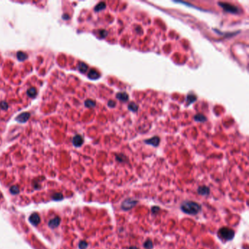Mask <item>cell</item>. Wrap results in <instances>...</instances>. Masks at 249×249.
<instances>
[{"instance_id":"obj_22","label":"cell","mask_w":249,"mask_h":249,"mask_svg":"<svg viewBox=\"0 0 249 249\" xmlns=\"http://www.w3.org/2000/svg\"><path fill=\"white\" fill-rule=\"evenodd\" d=\"M10 192H11L13 194H18V193L19 190H18V188L17 186H13V187H11V189H10Z\"/></svg>"},{"instance_id":"obj_15","label":"cell","mask_w":249,"mask_h":249,"mask_svg":"<svg viewBox=\"0 0 249 249\" xmlns=\"http://www.w3.org/2000/svg\"><path fill=\"white\" fill-rule=\"evenodd\" d=\"M105 7H106V4H105V2H100V3H99V4L96 6V7H95V10H96V11H100V10L105 9Z\"/></svg>"},{"instance_id":"obj_1","label":"cell","mask_w":249,"mask_h":249,"mask_svg":"<svg viewBox=\"0 0 249 249\" xmlns=\"http://www.w3.org/2000/svg\"><path fill=\"white\" fill-rule=\"evenodd\" d=\"M180 208L185 213L195 215L201 211V205L194 202L187 201L181 205Z\"/></svg>"},{"instance_id":"obj_18","label":"cell","mask_w":249,"mask_h":249,"mask_svg":"<svg viewBox=\"0 0 249 249\" xmlns=\"http://www.w3.org/2000/svg\"><path fill=\"white\" fill-rule=\"evenodd\" d=\"M17 57L20 61H23V60H24L25 58H27V55L23 53V52H19L17 54Z\"/></svg>"},{"instance_id":"obj_14","label":"cell","mask_w":249,"mask_h":249,"mask_svg":"<svg viewBox=\"0 0 249 249\" xmlns=\"http://www.w3.org/2000/svg\"><path fill=\"white\" fill-rule=\"evenodd\" d=\"M196 100V96L195 95H194L192 94H189L187 96V98H186L187 105H189V104H192V103L194 102Z\"/></svg>"},{"instance_id":"obj_24","label":"cell","mask_w":249,"mask_h":249,"mask_svg":"<svg viewBox=\"0 0 249 249\" xmlns=\"http://www.w3.org/2000/svg\"><path fill=\"white\" fill-rule=\"evenodd\" d=\"M54 198L55 199H57V200L61 199H62V195L61 194H56L54 196Z\"/></svg>"},{"instance_id":"obj_2","label":"cell","mask_w":249,"mask_h":249,"mask_svg":"<svg viewBox=\"0 0 249 249\" xmlns=\"http://www.w3.org/2000/svg\"><path fill=\"white\" fill-rule=\"evenodd\" d=\"M218 235L220 238L224 240H231L234 236V232L229 228L223 227L220 229V230L218 231Z\"/></svg>"},{"instance_id":"obj_9","label":"cell","mask_w":249,"mask_h":249,"mask_svg":"<svg viewBox=\"0 0 249 249\" xmlns=\"http://www.w3.org/2000/svg\"><path fill=\"white\" fill-rule=\"evenodd\" d=\"M59 223H60V219L58 217H56V218H54V219H51L49 221L48 225L51 228H55V227H57L59 225Z\"/></svg>"},{"instance_id":"obj_19","label":"cell","mask_w":249,"mask_h":249,"mask_svg":"<svg viewBox=\"0 0 249 249\" xmlns=\"http://www.w3.org/2000/svg\"><path fill=\"white\" fill-rule=\"evenodd\" d=\"M27 94L29 96L31 97H34L36 96V89H34V88H32V89H29L28 91H27Z\"/></svg>"},{"instance_id":"obj_17","label":"cell","mask_w":249,"mask_h":249,"mask_svg":"<svg viewBox=\"0 0 249 249\" xmlns=\"http://www.w3.org/2000/svg\"><path fill=\"white\" fill-rule=\"evenodd\" d=\"M78 69L81 72H85L88 70V66L86 64H85L84 63H80L79 67H78Z\"/></svg>"},{"instance_id":"obj_5","label":"cell","mask_w":249,"mask_h":249,"mask_svg":"<svg viewBox=\"0 0 249 249\" xmlns=\"http://www.w3.org/2000/svg\"><path fill=\"white\" fill-rule=\"evenodd\" d=\"M159 142H160V139L159 137L156 136V137H153L151 139H148V140H145V142L146 144H148V145H151L154 147H156L158 146V145L159 144Z\"/></svg>"},{"instance_id":"obj_21","label":"cell","mask_w":249,"mask_h":249,"mask_svg":"<svg viewBox=\"0 0 249 249\" xmlns=\"http://www.w3.org/2000/svg\"><path fill=\"white\" fill-rule=\"evenodd\" d=\"M85 105L87 107H92L95 106V102L92 100H87L85 102Z\"/></svg>"},{"instance_id":"obj_6","label":"cell","mask_w":249,"mask_h":249,"mask_svg":"<svg viewBox=\"0 0 249 249\" xmlns=\"http://www.w3.org/2000/svg\"><path fill=\"white\" fill-rule=\"evenodd\" d=\"M29 221L30 222L33 224V225H37L39 221H40V218L39 216V215L37 213H33L31 215V216L29 217Z\"/></svg>"},{"instance_id":"obj_11","label":"cell","mask_w":249,"mask_h":249,"mask_svg":"<svg viewBox=\"0 0 249 249\" xmlns=\"http://www.w3.org/2000/svg\"><path fill=\"white\" fill-rule=\"evenodd\" d=\"M198 193L201 195H208L210 193V190L206 186H201L198 189Z\"/></svg>"},{"instance_id":"obj_27","label":"cell","mask_w":249,"mask_h":249,"mask_svg":"<svg viewBox=\"0 0 249 249\" xmlns=\"http://www.w3.org/2000/svg\"><path fill=\"white\" fill-rule=\"evenodd\" d=\"M129 249H138L137 247H131Z\"/></svg>"},{"instance_id":"obj_16","label":"cell","mask_w":249,"mask_h":249,"mask_svg":"<svg viewBox=\"0 0 249 249\" xmlns=\"http://www.w3.org/2000/svg\"><path fill=\"white\" fill-rule=\"evenodd\" d=\"M129 110H130L131 111H133V112H136L138 109V106L137 105V104H135L134 102H131L129 103Z\"/></svg>"},{"instance_id":"obj_7","label":"cell","mask_w":249,"mask_h":249,"mask_svg":"<svg viewBox=\"0 0 249 249\" xmlns=\"http://www.w3.org/2000/svg\"><path fill=\"white\" fill-rule=\"evenodd\" d=\"M116 98L122 102H126L129 99V95L126 92H120L117 94Z\"/></svg>"},{"instance_id":"obj_25","label":"cell","mask_w":249,"mask_h":249,"mask_svg":"<svg viewBox=\"0 0 249 249\" xmlns=\"http://www.w3.org/2000/svg\"><path fill=\"white\" fill-rule=\"evenodd\" d=\"M115 105V102L113 101H109L108 102V106L110 107H114Z\"/></svg>"},{"instance_id":"obj_12","label":"cell","mask_w":249,"mask_h":249,"mask_svg":"<svg viewBox=\"0 0 249 249\" xmlns=\"http://www.w3.org/2000/svg\"><path fill=\"white\" fill-rule=\"evenodd\" d=\"M89 77L92 80H96L99 77V74L94 70H92L89 72Z\"/></svg>"},{"instance_id":"obj_3","label":"cell","mask_w":249,"mask_h":249,"mask_svg":"<svg viewBox=\"0 0 249 249\" xmlns=\"http://www.w3.org/2000/svg\"><path fill=\"white\" fill-rule=\"evenodd\" d=\"M218 4L227 12L231 13H238V8L234 5L229 3L225 2H218Z\"/></svg>"},{"instance_id":"obj_26","label":"cell","mask_w":249,"mask_h":249,"mask_svg":"<svg viewBox=\"0 0 249 249\" xmlns=\"http://www.w3.org/2000/svg\"><path fill=\"white\" fill-rule=\"evenodd\" d=\"M1 108L2 109H7V104L5 103V102H1Z\"/></svg>"},{"instance_id":"obj_23","label":"cell","mask_w":249,"mask_h":249,"mask_svg":"<svg viewBox=\"0 0 249 249\" xmlns=\"http://www.w3.org/2000/svg\"><path fill=\"white\" fill-rule=\"evenodd\" d=\"M86 246H87V243H85V242H82V243L79 245V247H80V249H85L86 248Z\"/></svg>"},{"instance_id":"obj_4","label":"cell","mask_w":249,"mask_h":249,"mask_svg":"<svg viewBox=\"0 0 249 249\" xmlns=\"http://www.w3.org/2000/svg\"><path fill=\"white\" fill-rule=\"evenodd\" d=\"M137 204V201L134 200L133 199H127L121 205V208L124 211H128L131 208H132L134 206H135Z\"/></svg>"},{"instance_id":"obj_8","label":"cell","mask_w":249,"mask_h":249,"mask_svg":"<svg viewBox=\"0 0 249 249\" xmlns=\"http://www.w3.org/2000/svg\"><path fill=\"white\" fill-rule=\"evenodd\" d=\"M29 114L28 113H24L18 115L16 120L20 123H23V122H26L29 119Z\"/></svg>"},{"instance_id":"obj_10","label":"cell","mask_w":249,"mask_h":249,"mask_svg":"<svg viewBox=\"0 0 249 249\" xmlns=\"http://www.w3.org/2000/svg\"><path fill=\"white\" fill-rule=\"evenodd\" d=\"M83 140L82 137L80 136V135H76L73 138V144L77 147L80 146L83 144Z\"/></svg>"},{"instance_id":"obj_13","label":"cell","mask_w":249,"mask_h":249,"mask_svg":"<svg viewBox=\"0 0 249 249\" xmlns=\"http://www.w3.org/2000/svg\"><path fill=\"white\" fill-rule=\"evenodd\" d=\"M194 120L198 122H205L207 121V118L204 115L199 113V114H196L194 115Z\"/></svg>"},{"instance_id":"obj_20","label":"cell","mask_w":249,"mask_h":249,"mask_svg":"<svg viewBox=\"0 0 249 249\" xmlns=\"http://www.w3.org/2000/svg\"><path fill=\"white\" fill-rule=\"evenodd\" d=\"M144 247L147 249H152V248H153V243H152V242L150 241V240H147V241L144 243Z\"/></svg>"}]
</instances>
